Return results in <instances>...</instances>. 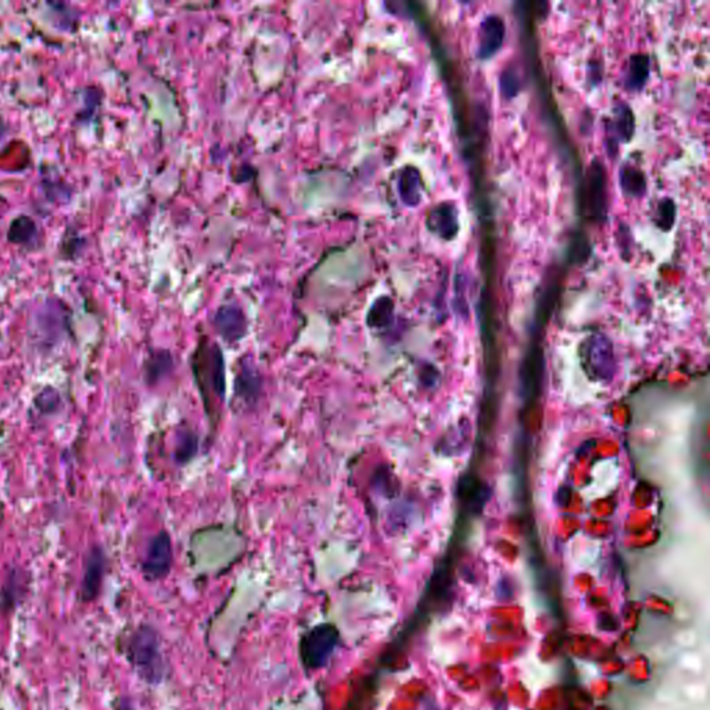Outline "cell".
Listing matches in <instances>:
<instances>
[{
  "instance_id": "obj_11",
  "label": "cell",
  "mask_w": 710,
  "mask_h": 710,
  "mask_svg": "<svg viewBox=\"0 0 710 710\" xmlns=\"http://www.w3.org/2000/svg\"><path fill=\"white\" fill-rule=\"evenodd\" d=\"M6 132H7L6 122H4V118H2V115H0V139H2V137H4V135H6Z\"/></svg>"
},
{
  "instance_id": "obj_3",
  "label": "cell",
  "mask_w": 710,
  "mask_h": 710,
  "mask_svg": "<svg viewBox=\"0 0 710 710\" xmlns=\"http://www.w3.org/2000/svg\"><path fill=\"white\" fill-rule=\"evenodd\" d=\"M339 633L333 626L321 625L307 633L301 643V658L308 669L325 666L338 645Z\"/></svg>"
},
{
  "instance_id": "obj_2",
  "label": "cell",
  "mask_w": 710,
  "mask_h": 710,
  "mask_svg": "<svg viewBox=\"0 0 710 710\" xmlns=\"http://www.w3.org/2000/svg\"><path fill=\"white\" fill-rule=\"evenodd\" d=\"M128 659L141 679L157 684L163 679L164 663L159 636L147 626L135 631L128 644Z\"/></svg>"
},
{
  "instance_id": "obj_4",
  "label": "cell",
  "mask_w": 710,
  "mask_h": 710,
  "mask_svg": "<svg viewBox=\"0 0 710 710\" xmlns=\"http://www.w3.org/2000/svg\"><path fill=\"white\" fill-rule=\"evenodd\" d=\"M172 540L171 535L161 530L154 535L147 548L146 557L142 564L144 576L150 581L163 579L169 573L172 566Z\"/></svg>"
},
{
  "instance_id": "obj_9",
  "label": "cell",
  "mask_w": 710,
  "mask_h": 710,
  "mask_svg": "<svg viewBox=\"0 0 710 710\" xmlns=\"http://www.w3.org/2000/svg\"><path fill=\"white\" fill-rule=\"evenodd\" d=\"M38 236L35 221L27 215H20L10 223L7 239L14 245H32Z\"/></svg>"
},
{
  "instance_id": "obj_7",
  "label": "cell",
  "mask_w": 710,
  "mask_h": 710,
  "mask_svg": "<svg viewBox=\"0 0 710 710\" xmlns=\"http://www.w3.org/2000/svg\"><path fill=\"white\" fill-rule=\"evenodd\" d=\"M26 589V577L23 572L12 567L4 577L0 587V609L2 612H12L16 608Z\"/></svg>"
},
{
  "instance_id": "obj_8",
  "label": "cell",
  "mask_w": 710,
  "mask_h": 710,
  "mask_svg": "<svg viewBox=\"0 0 710 710\" xmlns=\"http://www.w3.org/2000/svg\"><path fill=\"white\" fill-rule=\"evenodd\" d=\"M172 367H174V360L168 350L153 351L144 363V378H146L147 385H157L160 380L169 375Z\"/></svg>"
},
{
  "instance_id": "obj_10",
  "label": "cell",
  "mask_w": 710,
  "mask_h": 710,
  "mask_svg": "<svg viewBox=\"0 0 710 710\" xmlns=\"http://www.w3.org/2000/svg\"><path fill=\"white\" fill-rule=\"evenodd\" d=\"M198 453V436L185 430L178 437V446H176V456L179 464H186L191 461Z\"/></svg>"
},
{
  "instance_id": "obj_1",
  "label": "cell",
  "mask_w": 710,
  "mask_h": 710,
  "mask_svg": "<svg viewBox=\"0 0 710 710\" xmlns=\"http://www.w3.org/2000/svg\"><path fill=\"white\" fill-rule=\"evenodd\" d=\"M191 363L206 417L210 422L211 429H215L222 417L223 402L227 394V372L222 350L218 344L203 338L196 344Z\"/></svg>"
},
{
  "instance_id": "obj_6",
  "label": "cell",
  "mask_w": 710,
  "mask_h": 710,
  "mask_svg": "<svg viewBox=\"0 0 710 710\" xmlns=\"http://www.w3.org/2000/svg\"><path fill=\"white\" fill-rule=\"evenodd\" d=\"M261 375L250 361H240L235 380V397L243 407L257 404L261 394Z\"/></svg>"
},
{
  "instance_id": "obj_5",
  "label": "cell",
  "mask_w": 710,
  "mask_h": 710,
  "mask_svg": "<svg viewBox=\"0 0 710 710\" xmlns=\"http://www.w3.org/2000/svg\"><path fill=\"white\" fill-rule=\"evenodd\" d=\"M105 572V555L103 548L96 545L88 552L81 584V598L82 601H95L102 589L103 577Z\"/></svg>"
}]
</instances>
